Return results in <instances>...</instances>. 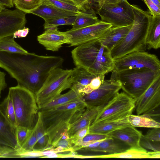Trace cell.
Masks as SVG:
<instances>
[{
  "label": "cell",
  "mask_w": 160,
  "mask_h": 160,
  "mask_svg": "<svg viewBox=\"0 0 160 160\" xmlns=\"http://www.w3.org/2000/svg\"><path fill=\"white\" fill-rule=\"evenodd\" d=\"M78 7L85 10L86 7L88 4L89 0H71Z\"/></svg>",
  "instance_id": "obj_45"
},
{
  "label": "cell",
  "mask_w": 160,
  "mask_h": 160,
  "mask_svg": "<svg viewBox=\"0 0 160 160\" xmlns=\"http://www.w3.org/2000/svg\"><path fill=\"white\" fill-rule=\"evenodd\" d=\"M29 31L28 28L24 27L16 31L13 34L14 38H24L27 36Z\"/></svg>",
  "instance_id": "obj_43"
},
{
  "label": "cell",
  "mask_w": 160,
  "mask_h": 160,
  "mask_svg": "<svg viewBox=\"0 0 160 160\" xmlns=\"http://www.w3.org/2000/svg\"><path fill=\"white\" fill-rule=\"evenodd\" d=\"M132 25L120 27H112L107 30L98 39L110 51L127 35Z\"/></svg>",
  "instance_id": "obj_18"
},
{
  "label": "cell",
  "mask_w": 160,
  "mask_h": 160,
  "mask_svg": "<svg viewBox=\"0 0 160 160\" xmlns=\"http://www.w3.org/2000/svg\"><path fill=\"white\" fill-rule=\"evenodd\" d=\"M98 112L97 108L87 106L70 124L67 131L69 137L79 130L90 126L95 119Z\"/></svg>",
  "instance_id": "obj_17"
},
{
  "label": "cell",
  "mask_w": 160,
  "mask_h": 160,
  "mask_svg": "<svg viewBox=\"0 0 160 160\" xmlns=\"http://www.w3.org/2000/svg\"><path fill=\"white\" fill-rule=\"evenodd\" d=\"M0 5L10 8L13 6L12 0H0Z\"/></svg>",
  "instance_id": "obj_46"
},
{
  "label": "cell",
  "mask_w": 160,
  "mask_h": 160,
  "mask_svg": "<svg viewBox=\"0 0 160 160\" xmlns=\"http://www.w3.org/2000/svg\"><path fill=\"white\" fill-rule=\"evenodd\" d=\"M76 18V16H74L46 20H44V28L46 30L50 28L57 27L59 26L66 25H72Z\"/></svg>",
  "instance_id": "obj_33"
},
{
  "label": "cell",
  "mask_w": 160,
  "mask_h": 160,
  "mask_svg": "<svg viewBox=\"0 0 160 160\" xmlns=\"http://www.w3.org/2000/svg\"><path fill=\"white\" fill-rule=\"evenodd\" d=\"M31 130L22 126H18L16 128V138L19 148L21 147L26 140Z\"/></svg>",
  "instance_id": "obj_35"
},
{
  "label": "cell",
  "mask_w": 160,
  "mask_h": 160,
  "mask_svg": "<svg viewBox=\"0 0 160 160\" xmlns=\"http://www.w3.org/2000/svg\"><path fill=\"white\" fill-rule=\"evenodd\" d=\"M160 8V0H151Z\"/></svg>",
  "instance_id": "obj_49"
},
{
  "label": "cell",
  "mask_w": 160,
  "mask_h": 160,
  "mask_svg": "<svg viewBox=\"0 0 160 160\" xmlns=\"http://www.w3.org/2000/svg\"><path fill=\"white\" fill-rule=\"evenodd\" d=\"M0 9H2L3 10L6 9L5 7L2 6L0 5Z\"/></svg>",
  "instance_id": "obj_50"
},
{
  "label": "cell",
  "mask_w": 160,
  "mask_h": 160,
  "mask_svg": "<svg viewBox=\"0 0 160 160\" xmlns=\"http://www.w3.org/2000/svg\"><path fill=\"white\" fill-rule=\"evenodd\" d=\"M112 25L101 21L95 24L66 31L71 36L70 46H78L98 39Z\"/></svg>",
  "instance_id": "obj_12"
},
{
  "label": "cell",
  "mask_w": 160,
  "mask_h": 160,
  "mask_svg": "<svg viewBox=\"0 0 160 160\" xmlns=\"http://www.w3.org/2000/svg\"><path fill=\"white\" fill-rule=\"evenodd\" d=\"M13 102L17 127L32 129L39 109L35 95L27 89L17 85L9 88L8 94Z\"/></svg>",
  "instance_id": "obj_5"
},
{
  "label": "cell",
  "mask_w": 160,
  "mask_h": 160,
  "mask_svg": "<svg viewBox=\"0 0 160 160\" xmlns=\"http://www.w3.org/2000/svg\"><path fill=\"white\" fill-rule=\"evenodd\" d=\"M104 75H101L94 77L88 84L79 91V92L84 94H88L98 89L104 80Z\"/></svg>",
  "instance_id": "obj_34"
},
{
  "label": "cell",
  "mask_w": 160,
  "mask_h": 160,
  "mask_svg": "<svg viewBox=\"0 0 160 160\" xmlns=\"http://www.w3.org/2000/svg\"><path fill=\"white\" fill-rule=\"evenodd\" d=\"M84 95L82 93L79 92L77 89L71 88L70 90L67 93L60 94L49 102L44 104L39 111L48 109L80 100Z\"/></svg>",
  "instance_id": "obj_25"
},
{
  "label": "cell",
  "mask_w": 160,
  "mask_h": 160,
  "mask_svg": "<svg viewBox=\"0 0 160 160\" xmlns=\"http://www.w3.org/2000/svg\"><path fill=\"white\" fill-rule=\"evenodd\" d=\"M130 148L124 142L111 137L100 142L96 148L89 151L106 154L119 153Z\"/></svg>",
  "instance_id": "obj_22"
},
{
  "label": "cell",
  "mask_w": 160,
  "mask_h": 160,
  "mask_svg": "<svg viewBox=\"0 0 160 160\" xmlns=\"http://www.w3.org/2000/svg\"><path fill=\"white\" fill-rule=\"evenodd\" d=\"M140 146L143 148L152 151L160 152V142H154L146 139L142 135L140 141Z\"/></svg>",
  "instance_id": "obj_37"
},
{
  "label": "cell",
  "mask_w": 160,
  "mask_h": 160,
  "mask_svg": "<svg viewBox=\"0 0 160 160\" xmlns=\"http://www.w3.org/2000/svg\"><path fill=\"white\" fill-rule=\"evenodd\" d=\"M101 0H89V4L92 7V5H94V7L97 6L100 3Z\"/></svg>",
  "instance_id": "obj_48"
},
{
  "label": "cell",
  "mask_w": 160,
  "mask_h": 160,
  "mask_svg": "<svg viewBox=\"0 0 160 160\" xmlns=\"http://www.w3.org/2000/svg\"><path fill=\"white\" fill-rule=\"evenodd\" d=\"M121 89L120 83L111 78L109 80H104L98 89L84 94L82 99L87 106L98 109L104 107L119 93Z\"/></svg>",
  "instance_id": "obj_11"
},
{
  "label": "cell",
  "mask_w": 160,
  "mask_h": 160,
  "mask_svg": "<svg viewBox=\"0 0 160 160\" xmlns=\"http://www.w3.org/2000/svg\"><path fill=\"white\" fill-rule=\"evenodd\" d=\"M16 8L25 13L37 8L42 3V0H12Z\"/></svg>",
  "instance_id": "obj_32"
},
{
  "label": "cell",
  "mask_w": 160,
  "mask_h": 160,
  "mask_svg": "<svg viewBox=\"0 0 160 160\" xmlns=\"http://www.w3.org/2000/svg\"><path fill=\"white\" fill-rule=\"evenodd\" d=\"M15 150L5 146L0 145V158H14Z\"/></svg>",
  "instance_id": "obj_40"
},
{
  "label": "cell",
  "mask_w": 160,
  "mask_h": 160,
  "mask_svg": "<svg viewBox=\"0 0 160 160\" xmlns=\"http://www.w3.org/2000/svg\"><path fill=\"white\" fill-rule=\"evenodd\" d=\"M15 129L0 108V145L8 146L15 150L19 148L16 138Z\"/></svg>",
  "instance_id": "obj_19"
},
{
  "label": "cell",
  "mask_w": 160,
  "mask_h": 160,
  "mask_svg": "<svg viewBox=\"0 0 160 160\" xmlns=\"http://www.w3.org/2000/svg\"><path fill=\"white\" fill-rule=\"evenodd\" d=\"M134 21L126 36L111 51L113 60L131 52L145 51L147 48L146 38L152 16L149 11H144L138 6L132 5Z\"/></svg>",
  "instance_id": "obj_3"
},
{
  "label": "cell",
  "mask_w": 160,
  "mask_h": 160,
  "mask_svg": "<svg viewBox=\"0 0 160 160\" xmlns=\"http://www.w3.org/2000/svg\"><path fill=\"white\" fill-rule=\"evenodd\" d=\"M37 142V138L34 128L31 129L26 140L21 147L17 150L22 151H31L34 150V147Z\"/></svg>",
  "instance_id": "obj_36"
},
{
  "label": "cell",
  "mask_w": 160,
  "mask_h": 160,
  "mask_svg": "<svg viewBox=\"0 0 160 160\" xmlns=\"http://www.w3.org/2000/svg\"><path fill=\"white\" fill-rule=\"evenodd\" d=\"M147 48L157 49L160 46V16H152L146 38Z\"/></svg>",
  "instance_id": "obj_23"
},
{
  "label": "cell",
  "mask_w": 160,
  "mask_h": 160,
  "mask_svg": "<svg viewBox=\"0 0 160 160\" xmlns=\"http://www.w3.org/2000/svg\"><path fill=\"white\" fill-rule=\"evenodd\" d=\"M135 100L124 92L118 93L104 107L98 109L97 115L92 123L127 117L132 114Z\"/></svg>",
  "instance_id": "obj_8"
},
{
  "label": "cell",
  "mask_w": 160,
  "mask_h": 160,
  "mask_svg": "<svg viewBox=\"0 0 160 160\" xmlns=\"http://www.w3.org/2000/svg\"><path fill=\"white\" fill-rule=\"evenodd\" d=\"M29 13L39 16L44 20L76 16L77 14L42 3L37 8L31 11Z\"/></svg>",
  "instance_id": "obj_21"
},
{
  "label": "cell",
  "mask_w": 160,
  "mask_h": 160,
  "mask_svg": "<svg viewBox=\"0 0 160 160\" xmlns=\"http://www.w3.org/2000/svg\"></svg>",
  "instance_id": "obj_52"
},
{
  "label": "cell",
  "mask_w": 160,
  "mask_h": 160,
  "mask_svg": "<svg viewBox=\"0 0 160 160\" xmlns=\"http://www.w3.org/2000/svg\"><path fill=\"white\" fill-rule=\"evenodd\" d=\"M72 69L56 68L50 72L42 86L35 95L39 110L72 86Z\"/></svg>",
  "instance_id": "obj_6"
},
{
  "label": "cell",
  "mask_w": 160,
  "mask_h": 160,
  "mask_svg": "<svg viewBox=\"0 0 160 160\" xmlns=\"http://www.w3.org/2000/svg\"><path fill=\"white\" fill-rule=\"evenodd\" d=\"M0 108L8 121L16 128L17 125L14 107L12 99L8 95L0 104Z\"/></svg>",
  "instance_id": "obj_31"
},
{
  "label": "cell",
  "mask_w": 160,
  "mask_h": 160,
  "mask_svg": "<svg viewBox=\"0 0 160 160\" xmlns=\"http://www.w3.org/2000/svg\"><path fill=\"white\" fill-rule=\"evenodd\" d=\"M152 129L147 132L144 137L151 141L160 142V128Z\"/></svg>",
  "instance_id": "obj_39"
},
{
  "label": "cell",
  "mask_w": 160,
  "mask_h": 160,
  "mask_svg": "<svg viewBox=\"0 0 160 160\" xmlns=\"http://www.w3.org/2000/svg\"><path fill=\"white\" fill-rule=\"evenodd\" d=\"M6 73L0 71V98L2 91L7 87L5 80Z\"/></svg>",
  "instance_id": "obj_44"
},
{
  "label": "cell",
  "mask_w": 160,
  "mask_h": 160,
  "mask_svg": "<svg viewBox=\"0 0 160 160\" xmlns=\"http://www.w3.org/2000/svg\"><path fill=\"white\" fill-rule=\"evenodd\" d=\"M90 126L82 128L76 132L73 136L70 137V139L73 146H77L81 142L82 139L89 132Z\"/></svg>",
  "instance_id": "obj_38"
},
{
  "label": "cell",
  "mask_w": 160,
  "mask_h": 160,
  "mask_svg": "<svg viewBox=\"0 0 160 160\" xmlns=\"http://www.w3.org/2000/svg\"><path fill=\"white\" fill-rule=\"evenodd\" d=\"M148 7L151 14L153 16H160V8L151 0H142Z\"/></svg>",
  "instance_id": "obj_41"
},
{
  "label": "cell",
  "mask_w": 160,
  "mask_h": 160,
  "mask_svg": "<svg viewBox=\"0 0 160 160\" xmlns=\"http://www.w3.org/2000/svg\"><path fill=\"white\" fill-rule=\"evenodd\" d=\"M26 14L17 9L0 11V39L25 27Z\"/></svg>",
  "instance_id": "obj_13"
},
{
  "label": "cell",
  "mask_w": 160,
  "mask_h": 160,
  "mask_svg": "<svg viewBox=\"0 0 160 160\" xmlns=\"http://www.w3.org/2000/svg\"><path fill=\"white\" fill-rule=\"evenodd\" d=\"M142 133L131 125L114 130L107 135L119 140L130 147H141L140 141Z\"/></svg>",
  "instance_id": "obj_16"
},
{
  "label": "cell",
  "mask_w": 160,
  "mask_h": 160,
  "mask_svg": "<svg viewBox=\"0 0 160 160\" xmlns=\"http://www.w3.org/2000/svg\"><path fill=\"white\" fill-rule=\"evenodd\" d=\"M58 147L62 148L67 152L73 151L72 148V145L70 138L68 139H60L53 148Z\"/></svg>",
  "instance_id": "obj_42"
},
{
  "label": "cell",
  "mask_w": 160,
  "mask_h": 160,
  "mask_svg": "<svg viewBox=\"0 0 160 160\" xmlns=\"http://www.w3.org/2000/svg\"><path fill=\"white\" fill-rule=\"evenodd\" d=\"M72 29H76L88 26L100 21L96 15L95 12L90 5L86 9L81 11L76 16Z\"/></svg>",
  "instance_id": "obj_27"
},
{
  "label": "cell",
  "mask_w": 160,
  "mask_h": 160,
  "mask_svg": "<svg viewBox=\"0 0 160 160\" xmlns=\"http://www.w3.org/2000/svg\"><path fill=\"white\" fill-rule=\"evenodd\" d=\"M75 65L98 76L112 72L114 60L110 51L98 39L77 46L71 51Z\"/></svg>",
  "instance_id": "obj_1"
},
{
  "label": "cell",
  "mask_w": 160,
  "mask_h": 160,
  "mask_svg": "<svg viewBox=\"0 0 160 160\" xmlns=\"http://www.w3.org/2000/svg\"><path fill=\"white\" fill-rule=\"evenodd\" d=\"M3 10L2 9H0V11H1L2 10Z\"/></svg>",
  "instance_id": "obj_51"
},
{
  "label": "cell",
  "mask_w": 160,
  "mask_h": 160,
  "mask_svg": "<svg viewBox=\"0 0 160 160\" xmlns=\"http://www.w3.org/2000/svg\"><path fill=\"white\" fill-rule=\"evenodd\" d=\"M112 72L111 78L118 81L124 92L135 100L160 76V72H156L145 68Z\"/></svg>",
  "instance_id": "obj_4"
},
{
  "label": "cell",
  "mask_w": 160,
  "mask_h": 160,
  "mask_svg": "<svg viewBox=\"0 0 160 160\" xmlns=\"http://www.w3.org/2000/svg\"><path fill=\"white\" fill-rule=\"evenodd\" d=\"M121 0H101L99 4L95 8L100 6L105 3H115L119 2Z\"/></svg>",
  "instance_id": "obj_47"
},
{
  "label": "cell",
  "mask_w": 160,
  "mask_h": 160,
  "mask_svg": "<svg viewBox=\"0 0 160 160\" xmlns=\"http://www.w3.org/2000/svg\"><path fill=\"white\" fill-rule=\"evenodd\" d=\"M101 21L110 24L112 27L132 25L134 14L131 5L127 0L115 3H105L95 8Z\"/></svg>",
  "instance_id": "obj_7"
},
{
  "label": "cell",
  "mask_w": 160,
  "mask_h": 160,
  "mask_svg": "<svg viewBox=\"0 0 160 160\" xmlns=\"http://www.w3.org/2000/svg\"><path fill=\"white\" fill-rule=\"evenodd\" d=\"M14 38L12 35L0 39V51L22 53H28L15 41Z\"/></svg>",
  "instance_id": "obj_29"
},
{
  "label": "cell",
  "mask_w": 160,
  "mask_h": 160,
  "mask_svg": "<svg viewBox=\"0 0 160 160\" xmlns=\"http://www.w3.org/2000/svg\"><path fill=\"white\" fill-rule=\"evenodd\" d=\"M160 76L158 77L147 90L136 99L137 115L147 114L151 117L160 116Z\"/></svg>",
  "instance_id": "obj_10"
},
{
  "label": "cell",
  "mask_w": 160,
  "mask_h": 160,
  "mask_svg": "<svg viewBox=\"0 0 160 160\" xmlns=\"http://www.w3.org/2000/svg\"><path fill=\"white\" fill-rule=\"evenodd\" d=\"M147 68L160 72V63L158 57L145 51L134 52L114 60L112 72L136 68Z\"/></svg>",
  "instance_id": "obj_9"
},
{
  "label": "cell",
  "mask_w": 160,
  "mask_h": 160,
  "mask_svg": "<svg viewBox=\"0 0 160 160\" xmlns=\"http://www.w3.org/2000/svg\"><path fill=\"white\" fill-rule=\"evenodd\" d=\"M71 36L66 32H62L57 27L46 29L41 34L37 37L39 43L48 50L53 52L58 51L65 44H69Z\"/></svg>",
  "instance_id": "obj_14"
},
{
  "label": "cell",
  "mask_w": 160,
  "mask_h": 160,
  "mask_svg": "<svg viewBox=\"0 0 160 160\" xmlns=\"http://www.w3.org/2000/svg\"><path fill=\"white\" fill-rule=\"evenodd\" d=\"M96 77L85 68L76 66L72 69L70 76L72 82L70 88H74L79 91L88 84Z\"/></svg>",
  "instance_id": "obj_24"
},
{
  "label": "cell",
  "mask_w": 160,
  "mask_h": 160,
  "mask_svg": "<svg viewBox=\"0 0 160 160\" xmlns=\"http://www.w3.org/2000/svg\"><path fill=\"white\" fill-rule=\"evenodd\" d=\"M87 106L81 99L39 111L50 147L53 148L63 133L68 131L71 123Z\"/></svg>",
  "instance_id": "obj_2"
},
{
  "label": "cell",
  "mask_w": 160,
  "mask_h": 160,
  "mask_svg": "<svg viewBox=\"0 0 160 160\" xmlns=\"http://www.w3.org/2000/svg\"><path fill=\"white\" fill-rule=\"evenodd\" d=\"M91 158H159L160 152L148 151L141 146L130 147L122 152L114 154L91 155Z\"/></svg>",
  "instance_id": "obj_15"
},
{
  "label": "cell",
  "mask_w": 160,
  "mask_h": 160,
  "mask_svg": "<svg viewBox=\"0 0 160 160\" xmlns=\"http://www.w3.org/2000/svg\"><path fill=\"white\" fill-rule=\"evenodd\" d=\"M42 3L52 6L63 10L79 13L82 10L71 0H42Z\"/></svg>",
  "instance_id": "obj_30"
},
{
  "label": "cell",
  "mask_w": 160,
  "mask_h": 160,
  "mask_svg": "<svg viewBox=\"0 0 160 160\" xmlns=\"http://www.w3.org/2000/svg\"><path fill=\"white\" fill-rule=\"evenodd\" d=\"M130 125L127 117L121 119L103 120L93 123L90 126V133L107 135L119 128Z\"/></svg>",
  "instance_id": "obj_20"
},
{
  "label": "cell",
  "mask_w": 160,
  "mask_h": 160,
  "mask_svg": "<svg viewBox=\"0 0 160 160\" xmlns=\"http://www.w3.org/2000/svg\"><path fill=\"white\" fill-rule=\"evenodd\" d=\"M127 119L129 124L135 127L151 128H160V122L147 114H131L127 117Z\"/></svg>",
  "instance_id": "obj_28"
},
{
  "label": "cell",
  "mask_w": 160,
  "mask_h": 160,
  "mask_svg": "<svg viewBox=\"0 0 160 160\" xmlns=\"http://www.w3.org/2000/svg\"><path fill=\"white\" fill-rule=\"evenodd\" d=\"M37 138V142L34 150L43 151L51 148L48 143V139L45 129L41 112L38 111L35 124L34 127Z\"/></svg>",
  "instance_id": "obj_26"
}]
</instances>
